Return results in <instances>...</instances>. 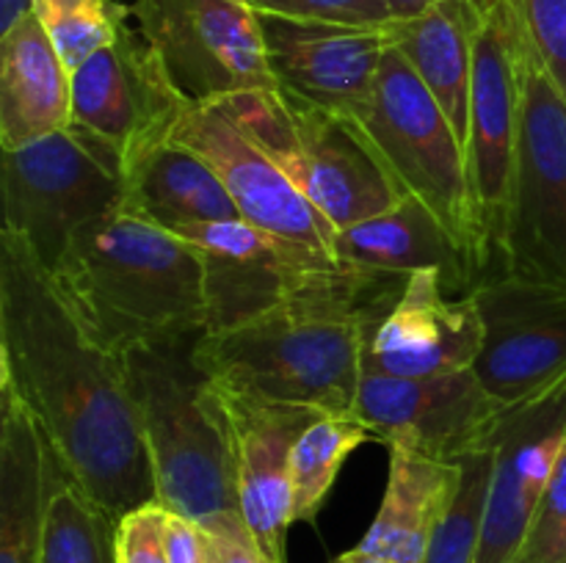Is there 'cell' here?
I'll return each mask as SVG.
<instances>
[{
  "mask_svg": "<svg viewBox=\"0 0 566 563\" xmlns=\"http://www.w3.org/2000/svg\"><path fill=\"white\" fill-rule=\"evenodd\" d=\"M0 384L25 403L59 467L116 522L158 502L125 359L83 329L11 232H0Z\"/></svg>",
  "mask_w": 566,
  "mask_h": 563,
  "instance_id": "cell-1",
  "label": "cell"
},
{
  "mask_svg": "<svg viewBox=\"0 0 566 563\" xmlns=\"http://www.w3.org/2000/svg\"><path fill=\"white\" fill-rule=\"evenodd\" d=\"M407 279L324 263L276 309L230 331H202L197 362L224 395L352 414L363 357Z\"/></svg>",
  "mask_w": 566,
  "mask_h": 563,
  "instance_id": "cell-2",
  "label": "cell"
},
{
  "mask_svg": "<svg viewBox=\"0 0 566 563\" xmlns=\"http://www.w3.org/2000/svg\"><path fill=\"white\" fill-rule=\"evenodd\" d=\"M50 276L83 329L114 353L205 329L197 246L125 204L86 226Z\"/></svg>",
  "mask_w": 566,
  "mask_h": 563,
  "instance_id": "cell-3",
  "label": "cell"
},
{
  "mask_svg": "<svg viewBox=\"0 0 566 563\" xmlns=\"http://www.w3.org/2000/svg\"><path fill=\"white\" fill-rule=\"evenodd\" d=\"M202 331L142 342L122 353L158 502L199 528L241 513L230 412L197 362Z\"/></svg>",
  "mask_w": 566,
  "mask_h": 563,
  "instance_id": "cell-4",
  "label": "cell"
},
{
  "mask_svg": "<svg viewBox=\"0 0 566 563\" xmlns=\"http://www.w3.org/2000/svg\"><path fill=\"white\" fill-rule=\"evenodd\" d=\"M216 105L337 232L374 219L403 199L357 116L307 105L280 88L235 94Z\"/></svg>",
  "mask_w": 566,
  "mask_h": 563,
  "instance_id": "cell-5",
  "label": "cell"
},
{
  "mask_svg": "<svg viewBox=\"0 0 566 563\" xmlns=\"http://www.w3.org/2000/svg\"><path fill=\"white\" fill-rule=\"evenodd\" d=\"M403 196L418 199L486 276V248L470 191L468 149L446 110L398 47L381 59L370 103L357 114Z\"/></svg>",
  "mask_w": 566,
  "mask_h": 563,
  "instance_id": "cell-6",
  "label": "cell"
},
{
  "mask_svg": "<svg viewBox=\"0 0 566 563\" xmlns=\"http://www.w3.org/2000/svg\"><path fill=\"white\" fill-rule=\"evenodd\" d=\"M125 204V169L77 127L3 152V232L53 270L86 226Z\"/></svg>",
  "mask_w": 566,
  "mask_h": 563,
  "instance_id": "cell-7",
  "label": "cell"
},
{
  "mask_svg": "<svg viewBox=\"0 0 566 563\" xmlns=\"http://www.w3.org/2000/svg\"><path fill=\"white\" fill-rule=\"evenodd\" d=\"M531 53L534 50L517 0H481L470 88L468 171L484 235L486 276L501 274Z\"/></svg>",
  "mask_w": 566,
  "mask_h": 563,
  "instance_id": "cell-8",
  "label": "cell"
},
{
  "mask_svg": "<svg viewBox=\"0 0 566 563\" xmlns=\"http://www.w3.org/2000/svg\"><path fill=\"white\" fill-rule=\"evenodd\" d=\"M136 28L188 105L276 88L249 0H136Z\"/></svg>",
  "mask_w": 566,
  "mask_h": 563,
  "instance_id": "cell-9",
  "label": "cell"
},
{
  "mask_svg": "<svg viewBox=\"0 0 566 563\" xmlns=\"http://www.w3.org/2000/svg\"><path fill=\"white\" fill-rule=\"evenodd\" d=\"M501 274L566 290V99L534 53L525 77Z\"/></svg>",
  "mask_w": 566,
  "mask_h": 563,
  "instance_id": "cell-10",
  "label": "cell"
},
{
  "mask_svg": "<svg viewBox=\"0 0 566 563\" xmlns=\"http://www.w3.org/2000/svg\"><path fill=\"white\" fill-rule=\"evenodd\" d=\"M512 408L468 368L429 379L363 373L352 414L390 450L459 464L492 450Z\"/></svg>",
  "mask_w": 566,
  "mask_h": 563,
  "instance_id": "cell-11",
  "label": "cell"
},
{
  "mask_svg": "<svg viewBox=\"0 0 566 563\" xmlns=\"http://www.w3.org/2000/svg\"><path fill=\"white\" fill-rule=\"evenodd\" d=\"M169 136L219 174L247 224L310 257L337 259L335 226L219 105L186 103L171 121Z\"/></svg>",
  "mask_w": 566,
  "mask_h": 563,
  "instance_id": "cell-12",
  "label": "cell"
},
{
  "mask_svg": "<svg viewBox=\"0 0 566 563\" xmlns=\"http://www.w3.org/2000/svg\"><path fill=\"white\" fill-rule=\"evenodd\" d=\"M484 323L473 362L481 384L509 406L566 379V290L517 276H486L470 290Z\"/></svg>",
  "mask_w": 566,
  "mask_h": 563,
  "instance_id": "cell-13",
  "label": "cell"
},
{
  "mask_svg": "<svg viewBox=\"0 0 566 563\" xmlns=\"http://www.w3.org/2000/svg\"><path fill=\"white\" fill-rule=\"evenodd\" d=\"M182 105L158 55L133 25L72 72L70 127L108 144L122 169L149 141L169 136Z\"/></svg>",
  "mask_w": 566,
  "mask_h": 563,
  "instance_id": "cell-14",
  "label": "cell"
},
{
  "mask_svg": "<svg viewBox=\"0 0 566 563\" xmlns=\"http://www.w3.org/2000/svg\"><path fill=\"white\" fill-rule=\"evenodd\" d=\"M276 88L307 105L357 116L370 103L390 25H337L258 11Z\"/></svg>",
  "mask_w": 566,
  "mask_h": 563,
  "instance_id": "cell-15",
  "label": "cell"
},
{
  "mask_svg": "<svg viewBox=\"0 0 566 563\" xmlns=\"http://www.w3.org/2000/svg\"><path fill=\"white\" fill-rule=\"evenodd\" d=\"M564 447L566 379L517 403L497 431L479 563L517 561Z\"/></svg>",
  "mask_w": 566,
  "mask_h": 563,
  "instance_id": "cell-16",
  "label": "cell"
},
{
  "mask_svg": "<svg viewBox=\"0 0 566 563\" xmlns=\"http://www.w3.org/2000/svg\"><path fill=\"white\" fill-rule=\"evenodd\" d=\"M205 268V331H230L280 307L307 268L337 263L285 246L247 221L182 226Z\"/></svg>",
  "mask_w": 566,
  "mask_h": 563,
  "instance_id": "cell-17",
  "label": "cell"
},
{
  "mask_svg": "<svg viewBox=\"0 0 566 563\" xmlns=\"http://www.w3.org/2000/svg\"><path fill=\"white\" fill-rule=\"evenodd\" d=\"M484 323L473 296L448 293L440 270H415L368 342L363 373L429 379L473 368Z\"/></svg>",
  "mask_w": 566,
  "mask_h": 563,
  "instance_id": "cell-18",
  "label": "cell"
},
{
  "mask_svg": "<svg viewBox=\"0 0 566 563\" xmlns=\"http://www.w3.org/2000/svg\"><path fill=\"white\" fill-rule=\"evenodd\" d=\"M224 395V392H221ZM235 442L241 517L265 563H285V533L293 524L291 450L324 412L287 403H254L224 395Z\"/></svg>",
  "mask_w": 566,
  "mask_h": 563,
  "instance_id": "cell-19",
  "label": "cell"
},
{
  "mask_svg": "<svg viewBox=\"0 0 566 563\" xmlns=\"http://www.w3.org/2000/svg\"><path fill=\"white\" fill-rule=\"evenodd\" d=\"M335 257L343 265L401 279H409L415 270L434 268L453 296H468L479 285L468 254L448 235L437 215L412 196H403L385 213L337 232Z\"/></svg>",
  "mask_w": 566,
  "mask_h": 563,
  "instance_id": "cell-20",
  "label": "cell"
},
{
  "mask_svg": "<svg viewBox=\"0 0 566 563\" xmlns=\"http://www.w3.org/2000/svg\"><path fill=\"white\" fill-rule=\"evenodd\" d=\"M70 121L72 72L31 11L0 33V149H20Z\"/></svg>",
  "mask_w": 566,
  "mask_h": 563,
  "instance_id": "cell-21",
  "label": "cell"
},
{
  "mask_svg": "<svg viewBox=\"0 0 566 563\" xmlns=\"http://www.w3.org/2000/svg\"><path fill=\"white\" fill-rule=\"evenodd\" d=\"M53 453L11 386L0 384V563H39Z\"/></svg>",
  "mask_w": 566,
  "mask_h": 563,
  "instance_id": "cell-22",
  "label": "cell"
},
{
  "mask_svg": "<svg viewBox=\"0 0 566 563\" xmlns=\"http://www.w3.org/2000/svg\"><path fill=\"white\" fill-rule=\"evenodd\" d=\"M125 208L169 232L243 221L219 174L171 136L155 138L125 163Z\"/></svg>",
  "mask_w": 566,
  "mask_h": 563,
  "instance_id": "cell-23",
  "label": "cell"
},
{
  "mask_svg": "<svg viewBox=\"0 0 566 563\" xmlns=\"http://www.w3.org/2000/svg\"><path fill=\"white\" fill-rule=\"evenodd\" d=\"M481 0H442L412 20H392V47L403 53L468 149L473 47Z\"/></svg>",
  "mask_w": 566,
  "mask_h": 563,
  "instance_id": "cell-24",
  "label": "cell"
},
{
  "mask_svg": "<svg viewBox=\"0 0 566 563\" xmlns=\"http://www.w3.org/2000/svg\"><path fill=\"white\" fill-rule=\"evenodd\" d=\"M462 461H431L407 450H390V472L379 513L359 550L392 563H423L431 535L457 495Z\"/></svg>",
  "mask_w": 566,
  "mask_h": 563,
  "instance_id": "cell-25",
  "label": "cell"
},
{
  "mask_svg": "<svg viewBox=\"0 0 566 563\" xmlns=\"http://www.w3.org/2000/svg\"><path fill=\"white\" fill-rule=\"evenodd\" d=\"M116 524L53 456L39 563H116Z\"/></svg>",
  "mask_w": 566,
  "mask_h": 563,
  "instance_id": "cell-26",
  "label": "cell"
},
{
  "mask_svg": "<svg viewBox=\"0 0 566 563\" xmlns=\"http://www.w3.org/2000/svg\"><path fill=\"white\" fill-rule=\"evenodd\" d=\"M365 442H376L374 431L354 414H321L304 428L291 450L293 522L313 519L326 502L343 464Z\"/></svg>",
  "mask_w": 566,
  "mask_h": 563,
  "instance_id": "cell-27",
  "label": "cell"
},
{
  "mask_svg": "<svg viewBox=\"0 0 566 563\" xmlns=\"http://www.w3.org/2000/svg\"><path fill=\"white\" fill-rule=\"evenodd\" d=\"M31 11L70 72L114 44L133 17L130 6L116 0H33Z\"/></svg>",
  "mask_w": 566,
  "mask_h": 563,
  "instance_id": "cell-28",
  "label": "cell"
},
{
  "mask_svg": "<svg viewBox=\"0 0 566 563\" xmlns=\"http://www.w3.org/2000/svg\"><path fill=\"white\" fill-rule=\"evenodd\" d=\"M492 450L473 453L462 461L457 495L448 502L423 563H479L490 506Z\"/></svg>",
  "mask_w": 566,
  "mask_h": 563,
  "instance_id": "cell-29",
  "label": "cell"
},
{
  "mask_svg": "<svg viewBox=\"0 0 566 563\" xmlns=\"http://www.w3.org/2000/svg\"><path fill=\"white\" fill-rule=\"evenodd\" d=\"M520 563H566V447L531 522Z\"/></svg>",
  "mask_w": 566,
  "mask_h": 563,
  "instance_id": "cell-30",
  "label": "cell"
},
{
  "mask_svg": "<svg viewBox=\"0 0 566 563\" xmlns=\"http://www.w3.org/2000/svg\"><path fill=\"white\" fill-rule=\"evenodd\" d=\"M531 47L566 99V0H517Z\"/></svg>",
  "mask_w": 566,
  "mask_h": 563,
  "instance_id": "cell-31",
  "label": "cell"
},
{
  "mask_svg": "<svg viewBox=\"0 0 566 563\" xmlns=\"http://www.w3.org/2000/svg\"><path fill=\"white\" fill-rule=\"evenodd\" d=\"M258 11L298 17V20L337 22V25H390L392 14L385 0H249Z\"/></svg>",
  "mask_w": 566,
  "mask_h": 563,
  "instance_id": "cell-32",
  "label": "cell"
},
{
  "mask_svg": "<svg viewBox=\"0 0 566 563\" xmlns=\"http://www.w3.org/2000/svg\"><path fill=\"white\" fill-rule=\"evenodd\" d=\"M169 511L160 502L136 508L116 524V563H169Z\"/></svg>",
  "mask_w": 566,
  "mask_h": 563,
  "instance_id": "cell-33",
  "label": "cell"
},
{
  "mask_svg": "<svg viewBox=\"0 0 566 563\" xmlns=\"http://www.w3.org/2000/svg\"><path fill=\"white\" fill-rule=\"evenodd\" d=\"M202 530L213 541L219 563H265L260 550L254 546L252 535H249L247 524H243L241 513L216 519V522L205 524Z\"/></svg>",
  "mask_w": 566,
  "mask_h": 563,
  "instance_id": "cell-34",
  "label": "cell"
},
{
  "mask_svg": "<svg viewBox=\"0 0 566 563\" xmlns=\"http://www.w3.org/2000/svg\"><path fill=\"white\" fill-rule=\"evenodd\" d=\"M166 550H169V563H202L205 555V535L197 522L186 517H177L169 511V524H166Z\"/></svg>",
  "mask_w": 566,
  "mask_h": 563,
  "instance_id": "cell-35",
  "label": "cell"
},
{
  "mask_svg": "<svg viewBox=\"0 0 566 563\" xmlns=\"http://www.w3.org/2000/svg\"><path fill=\"white\" fill-rule=\"evenodd\" d=\"M385 3L390 9L392 20H412V17H420L431 6L442 3V0H385Z\"/></svg>",
  "mask_w": 566,
  "mask_h": 563,
  "instance_id": "cell-36",
  "label": "cell"
},
{
  "mask_svg": "<svg viewBox=\"0 0 566 563\" xmlns=\"http://www.w3.org/2000/svg\"><path fill=\"white\" fill-rule=\"evenodd\" d=\"M33 0H0V33L9 31L17 20L31 14Z\"/></svg>",
  "mask_w": 566,
  "mask_h": 563,
  "instance_id": "cell-37",
  "label": "cell"
},
{
  "mask_svg": "<svg viewBox=\"0 0 566 563\" xmlns=\"http://www.w3.org/2000/svg\"><path fill=\"white\" fill-rule=\"evenodd\" d=\"M332 563H392V561H387V557H379V555H370V552L354 546V550L343 552V555L335 557Z\"/></svg>",
  "mask_w": 566,
  "mask_h": 563,
  "instance_id": "cell-38",
  "label": "cell"
},
{
  "mask_svg": "<svg viewBox=\"0 0 566 563\" xmlns=\"http://www.w3.org/2000/svg\"><path fill=\"white\" fill-rule=\"evenodd\" d=\"M509 563H520V561H509Z\"/></svg>",
  "mask_w": 566,
  "mask_h": 563,
  "instance_id": "cell-39",
  "label": "cell"
}]
</instances>
